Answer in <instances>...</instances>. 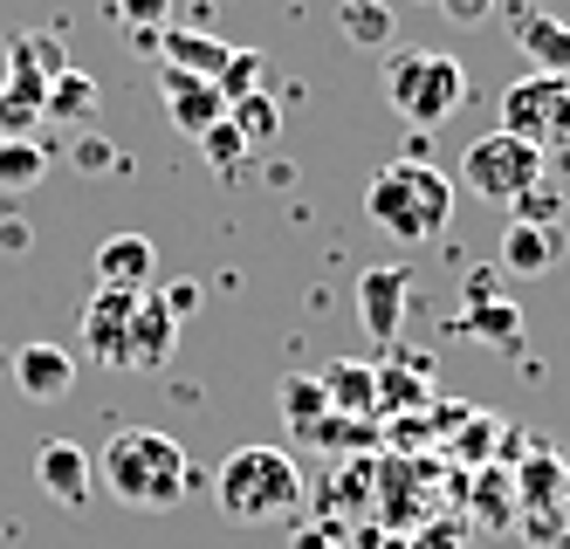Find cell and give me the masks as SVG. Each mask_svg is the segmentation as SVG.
Listing matches in <instances>:
<instances>
[{
  "label": "cell",
  "instance_id": "ee69618b",
  "mask_svg": "<svg viewBox=\"0 0 570 549\" xmlns=\"http://www.w3.org/2000/svg\"><path fill=\"white\" fill-rule=\"evenodd\" d=\"M405 8H433V0H405Z\"/></svg>",
  "mask_w": 570,
  "mask_h": 549
},
{
  "label": "cell",
  "instance_id": "52a82bcc",
  "mask_svg": "<svg viewBox=\"0 0 570 549\" xmlns=\"http://www.w3.org/2000/svg\"><path fill=\"white\" fill-rule=\"evenodd\" d=\"M35 488H42L56 509H90V494H97V460L76 447V440H42L35 447Z\"/></svg>",
  "mask_w": 570,
  "mask_h": 549
},
{
  "label": "cell",
  "instance_id": "5b68a950",
  "mask_svg": "<svg viewBox=\"0 0 570 549\" xmlns=\"http://www.w3.org/2000/svg\"><path fill=\"white\" fill-rule=\"evenodd\" d=\"M543 173H550V158H543L537 145L509 138V131H481V138L461 151V186L481 193L488 206H515L529 186H543Z\"/></svg>",
  "mask_w": 570,
  "mask_h": 549
},
{
  "label": "cell",
  "instance_id": "6da1fadb",
  "mask_svg": "<svg viewBox=\"0 0 570 549\" xmlns=\"http://www.w3.org/2000/svg\"><path fill=\"white\" fill-rule=\"evenodd\" d=\"M97 488L117 501V509L166 516V509H179V501L199 488V474H193V460H186V447L173 433L125 427V433H110L104 453H97Z\"/></svg>",
  "mask_w": 570,
  "mask_h": 549
},
{
  "label": "cell",
  "instance_id": "2e32d148",
  "mask_svg": "<svg viewBox=\"0 0 570 549\" xmlns=\"http://www.w3.org/2000/svg\"><path fill=\"white\" fill-rule=\"evenodd\" d=\"M461 509L481 522V529H515V516H522V501H515V474L509 468H495V460H488V468H474L468 481H461Z\"/></svg>",
  "mask_w": 570,
  "mask_h": 549
},
{
  "label": "cell",
  "instance_id": "f1b7e54d",
  "mask_svg": "<svg viewBox=\"0 0 570 549\" xmlns=\"http://www.w3.org/2000/svg\"><path fill=\"white\" fill-rule=\"evenodd\" d=\"M426 378V357H413V364H385L379 371V412L392 419V412H405V405H433V392L420 385Z\"/></svg>",
  "mask_w": 570,
  "mask_h": 549
},
{
  "label": "cell",
  "instance_id": "60d3db41",
  "mask_svg": "<svg viewBox=\"0 0 570 549\" xmlns=\"http://www.w3.org/2000/svg\"><path fill=\"white\" fill-rule=\"evenodd\" d=\"M495 288H502V275H495V268H474V275L461 282V310H474V303H495Z\"/></svg>",
  "mask_w": 570,
  "mask_h": 549
},
{
  "label": "cell",
  "instance_id": "b9f144b4",
  "mask_svg": "<svg viewBox=\"0 0 570 549\" xmlns=\"http://www.w3.org/2000/svg\"><path fill=\"white\" fill-rule=\"evenodd\" d=\"M0 247H14V255H21V247H28V220H14V214L0 220Z\"/></svg>",
  "mask_w": 570,
  "mask_h": 549
},
{
  "label": "cell",
  "instance_id": "7c38bea8",
  "mask_svg": "<svg viewBox=\"0 0 570 549\" xmlns=\"http://www.w3.org/2000/svg\"><path fill=\"white\" fill-rule=\"evenodd\" d=\"M405 303H413V275H405V268H364V275H357V316H364V336L392 344V336L405 330Z\"/></svg>",
  "mask_w": 570,
  "mask_h": 549
},
{
  "label": "cell",
  "instance_id": "f35d334b",
  "mask_svg": "<svg viewBox=\"0 0 570 549\" xmlns=\"http://www.w3.org/2000/svg\"><path fill=\"white\" fill-rule=\"evenodd\" d=\"M433 8H440L446 21H461V28H481V21H495L502 0H433Z\"/></svg>",
  "mask_w": 570,
  "mask_h": 549
},
{
  "label": "cell",
  "instance_id": "7bdbcfd3",
  "mask_svg": "<svg viewBox=\"0 0 570 549\" xmlns=\"http://www.w3.org/2000/svg\"><path fill=\"white\" fill-rule=\"evenodd\" d=\"M158 35H166V28H131V49L138 56H158Z\"/></svg>",
  "mask_w": 570,
  "mask_h": 549
},
{
  "label": "cell",
  "instance_id": "ffe728a7",
  "mask_svg": "<svg viewBox=\"0 0 570 549\" xmlns=\"http://www.w3.org/2000/svg\"><path fill=\"white\" fill-rule=\"evenodd\" d=\"M158 56H166L173 69H193V76H220L227 69V41L193 35V28H166L158 35Z\"/></svg>",
  "mask_w": 570,
  "mask_h": 549
},
{
  "label": "cell",
  "instance_id": "1f68e13d",
  "mask_svg": "<svg viewBox=\"0 0 570 549\" xmlns=\"http://www.w3.org/2000/svg\"><path fill=\"white\" fill-rule=\"evenodd\" d=\"M199 151H207V165H214V173H234V165L248 158V138H240L234 124L220 117V124H207V131H199Z\"/></svg>",
  "mask_w": 570,
  "mask_h": 549
},
{
  "label": "cell",
  "instance_id": "8992f818",
  "mask_svg": "<svg viewBox=\"0 0 570 549\" xmlns=\"http://www.w3.org/2000/svg\"><path fill=\"white\" fill-rule=\"evenodd\" d=\"M495 131L537 145L543 158H550V151L570 158V82H557V76H522V82H509Z\"/></svg>",
  "mask_w": 570,
  "mask_h": 549
},
{
  "label": "cell",
  "instance_id": "3957f363",
  "mask_svg": "<svg viewBox=\"0 0 570 549\" xmlns=\"http://www.w3.org/2000/svg\"><path fill=\"white\" fill-rule=\"evenodd\" d=\"M303 494L309 488H303L296 453L275 447V440L234 447L220 460V474H214V501H220V516H234V522H275V516H289Z\"/></svg>",
  "mask_w": 570,
  "mask_h": 549
},
{
  "label": "cell",
  "instance_id": "4dcf8cb0",
  "mask_svg": "<svg viewBox=\"0 0 570 549\" xmlns=\"http://www.w3.org/2000/svg\"><path fill=\"white\" fill-rule=\"evenodd\" d=\"M262 69H268V56H262V49H227V69L214 76V82H220V97L234 104V97L262 90Z\"/></svg>",
  "mask_w": 570,
  "mask_h": 549
},
{
  "label": "cell",
  "instance_id": "7a4b0ae2",
  "mask_svg": "<svg viewBox=\"0 0 570 549\" xmlns=\"http://www.w3.org/2000/svg\"><path fill=\"white\" fill-rule=\"evenodd\" d=\"M364 220L385 227L405 247H426V241L446 234V220H454V179H446L440 165H426V158H392L385 173L364 186Z\"/></svg>",
  "mask_w": 570,
  "mask_h": 549
},
{
  "label": "cell",
  "instance_id": "44dd1931",
  "mask_svg": "<svg viewBox=\"0 0 570 549\" xmlns=\"http://www.w3.org/2000/svg\"><path fill=\"white\" fill-rule=\"evenodd\" d=\"M454 330H468L474 344L515 351V344H522V310H515V303H502V295H495V303H474V310H461V323H454Z\"/></svg>",
  "mask_w": 570,
  "mask_h": 549
},
{
  "label": "cell",
  "instance_id": "d590c367",
  "mask_svg": "<svg viewBox=\"0 0 570 549\" xmlns=\"http://www.w3.org/2000/svg\"><path fill=\"white\" fill-rule=\"evenodd\" d=\"M110 14L125 28H173V0H110Z\"/></svg>",
  "mask_w": 570,
  "mask_h": 549
},
{
  "label": "cell",
  "instance_id": "484cf974",
  "mask_svg": "<svg viewBox=\"0 0 570 549\" xmlns=\"http://www.w3.org/2000/svg\"><path fill=\"white\" fill-rule=\"evenodd\" d=\"M282 419H289L296 440H309L323 419H331V392H323V378H289V385H282Z\"/></svg>",
  "mask_w": 570,
  "mask_h": 549
},
{
  "label": "cell",
  "instance_id": "ab89813d",
  "mask_svg": "<svg viewBox=\"0 0 570 549\" xmlns=\"http://www.w3.org/2000/svg\"><path fill=\"white\" fill-rule=\"evenodd\" d=\"M289 549H351V536H344V522H303Z\"/></svg>",
  "mask_w": 570,
  "mask_h": 549
},
{
  "label": "cell",
  "instance_id": "8fae6325",
  "mask_svg": "<svg viewBox=\"0 0 570 549\" xmlns=\"http://www.w3.org/2000/svg\"><path fill=\"white\" fill-rule=\"evenodd\" d=\"M158 97H166V110H173V124L186 138H199L207 124H220L227 117V97H220V82L214 76H193V69H158Z\"/></svg>",
  "mask_w": 570,
  "mask_h": 549
},
{
  "label": "cell",
  "instance_id": "ba28073f",
  "mask_svg": "<svg viewBox=\"0 0 570 549\" xmlns=\"http://www.w3.org/2000/svg\"><path fill=\"white\" fill-rule=\"evenodd\" d=\"M495 14L509 21L515 49H522L529 62H537V76H557V82H570V21H557V14H537V8H522V0H502Z\"/></svg>",
  "mask_w": 570,
  "mask_h": 549
},
{
  "label": "cell",
  "instance_id": "83f0119b",
  "mask_svg": "<svg viewBox=\"0 0 570 549\" xmlns=\"http://www.w3.org/2000/svg\"><path fill=\"white\" fill-rule=\"evenodd\" d=\"M227 124H234V131L248 138V151H255V145L282 138V104H275L268 90H248V97H234V104H227Z\"/></svg>",
  "mask_w": 570,
  "mask_h": 549
},
{
  "label": "cell",
  "instance_id": "7402d4cb",
  "mask_svg": "<svg viewBox=\"0 0 570 549\" xmlns=\"http://www.w3.org/2000/svg\"><path fill=\"white\" fill-rule=\"evenodd\" d=\"M372 488H379V460H351V468L323 488V522L331 516H364L372 509Z\"/></svg>",
  "mask_w": 570,
  "mask_h": 549
},
{
  "label": "cell",
  "instance_id": "9a60e30c",
  "mask_svg": "<svg viewBox=\"0 0 570 549\" xmlns=\"http://www.w3.org/2000/svg\"><path fill=\"white\" fill-rule=\"evenodd\" d=\"M90 268H97V288H151L158 282V247H151V234H110Z\"/></svg>",
  "mask_w": 570,
  "mask_h": 549
},
{
  "label": "cell",
  "instance_id": "277c9868",
  "mask_svg": "<svg viewBox=\"0 0 570 549\" xmlns=\"http://www.w3.org/2000/svg\"><path fill=\"white\" fill-rule=\"evenodd\" d=\"M379 90H385V104L413 124V131H433V124H446L468 104V69H461V56L392 41L385 62H379Z\"/></svg>",
  "mask_w": 570,
  "mask_h": 549
},
{
  "label": "cell",
  "instance_id": "4316f807",
  "mask_svg": "<svg viewBox=\"0 0 570 549\" xmlns=\"http://www.w3.org/2000/svg\"><path fill=\"white\" fill-rule=\"evenodd\" d=\"M8 69H35V76H62L69 69V49H62V35H42V28H21L8 41Z\"/></svg>",
  "mask_w": 570,
  "mask_h": 549
},
{
  "label": "cell",
  "instance_id": "f546056e",
  "mask_svg": "<svg viewBox=\"0 0 570 549\" xmlns=\"http://www.w3.org/2000/svg\"><path fill=\"white\" fill-rule=\"evenodd\" d=\"M372 440H379V419H351V412H331V419H323V427L309 433V447H323V453H331V447L364 453Z\"/></svg>",
  "mask_w": 570,
  "mask_h": 549
},
{
  "label": "cell",
  "instance_id": "d4e9b609",
  "mask_svg": "<svg viewBox=\"0 0 570 549\" xmlns=\"http://www.w3.org/2000/svg\"><path fill=\"white\" fill-rule=\"evenodd\" d=\"M337 28L357 41V49H392V0H344L337 8Z\"/></svg>",
  "mask_w": 570,
  "mask_h": 549
},
{
  "label": "cell",
  "instance_id": "e0dca14e",
  "mask_svg": "<svg viewBox=\"0 0 570 549\" xmlns=\"http://www.w3.org/2000/svg\"><path fill=\"white\" fill-rule=\"evenodd\" d=\"M563 255V234L557 227H529V220H509L502 227V275L515 282H543Z\"/></svg>",
  "mask_w": 570,
  "mask_h": 549
},
{
  "label": "cell",
  "instance_id": "4fadbf2b",
  "mask_svg": "<svg viewBox=\"0 0 570 549\" xmlns=\"http://www.w3.org/2000/svg\"><path fill=\"white\" fill-rule=\"evenodd\" d=\"M515 501H522V516H543V509H570V460L550 453V447H522L515 460Z\"/></svg>",
  "mask_w": 570,
  "mask_h": 549
},
{
  "label": "cell",
  "instance_id": "836d02e7",
  "mask_svg": "<svg viewBox=\"0 0 570 549\" xmlns=\"http://www.w3.org/2000/svg\"><path fill=\"white\" fill-rule=\"evenodd\" d=\"M509 214L529 220V227H557V220H563V193H557V186H529V193L509 206Z\"/></svg>",
  "mask_w": 570,
  "mask_h": 549
},
{
  "label": "cell",
  "instance_id": "9c48e42d",
  "mask_svg": "<svg viewBox=\"0 0 570 549\" xmlns=\"http://www.w3.org/2000/svg\"><path fill=\"white\" fill-rule=\"evenodd\" d=\"M145 288H90L83 303V351L97 364H117L125 371V330H131V310H138Z\"/></svg>",
  "mask_w": 570,
  "mask_h": 549
},
{
  "label": "cell",
  "instance_id": "d6a6232c",
  "mask_svg": "<svg viewBox=\"0 0 570 549\" xmlns=\"http://www.w3.org/2000/svg\"><path fill=\"white\" fill-rule=\"evenodd\" d=\"M515 529L529 536V549H563V542H570V509H543V516H515Z\"/></svg>",
  "mask_w": 570,
  "mask_h": 549
},
{
  "label": "cell",
  "instance_id": "74e56055",
  "mask_svg": "<svg viewBox=\"0 0 570 549\" xmlns=\"http://www.w3.org/2000/svg\"><path fill=\"white\" fill-rule=\"evenodd\" d=\"M509 427L502 419H468V440H461V460L468 468H488V440H502Z\"/></svg>",
  "mask_w": 570,
  "mask_h": 549
},
{
  "label": "cell",
  "instance_id": "cb8c5ba5",
  "mask_svg": "<svg viewBox=\"0 0 570 549\" xmlns=\"http://www.w3.org/2000/svg\"><path fill=\"white\" fill-rule=\"evenodd\" d=\"M42 117H56V124H90L97 117V82L83 69H62L49 82V97H42Z\"/></svg>",
  "mask_w": 570,
  "mask_h": 549
},
{
  "label": "cell",
  "instance_id": "30bf717a",
  "mask_svg": "<svg viewBox=\"0 0 570 549\" xmlns=\"http://www.w3.org/2000/svg\"><path fill=\"white\" fill-rule=\"evenodd\" d=\"M173 351H179V316L145 288L131 310V330H125V371H166Z\"/></svg>",
  "mask_w": 570,
  "mask_h": 549
},
{
  "label": "cell",
  "instance_id": "ac0fdd59",
  "mask_svg": "<svg viewBox=\"0 0 570 549\" xmlns=\"http://www.w3.org/2000/svg\"><path fill=\"white\" fill-rule=\"evenodd\" d=\"M42 97H49V76L8 69V82H0V138H35V124H42Z\"/></svg>",
  "mask_w": 570,
  "mask_h": 549
},
{
  "label": "cell",
  "instance_id": "8d00e7d4",
  "mask_svg": "<svg viewBox=\"0 0 570 549\" xmlns=\"http://www.w3.org/2000/svg\"><path fill=\"white\" fill-rule=\"evenodd\" d=\"M151 295H158V303H166L173 316H193L199 303H207V288H199V282H186V275H179V282H151Z\"/></svg>",
  "mask_w": 570,
  "mask_h": 549
},
{
  "label": "cell",
  "instance_id": "5bb4252c",
  "mask_svg": "<svg viewBox=\"0 0 570 549\" xmlns=\"http://www.w3.org/2000/svg\"><path fill=\"white\" fill-rule=\"evenodd\" d=\"M8 371H14L21 399H35V405H56V399L76 392V357H69L62 344H21V351L8 357Z\"/></svg>",
  "mask_w": 570,
  "mask_h": 549
},
{
  "label": "cell",
  "instance_id": "d6986e66",
  "mask_svg": "<svg viewBox=\"0 0 570 549\" xmlns=\"http://www.w3.org/2000/svg\"><path fill=\"white\" fill-rule=\"evenodd\" d=\"M323 392H331V412L379 419V364H351V357H337L331 371H323Z\"/></svg>",
  "mask_w": 570,
  "mask_h": 549
},
{
  "label": "cell",
  "instance_id": "603a6c76",
  "mask_svg": "<svg viewBox=\"0 0 570 549\" xmlns=\"http://www.w3.org/2000/svg\"><path fill=\"white\" fill-rule=\"evenodd\" d=\"M49 151L35 145V138H0V193H28V186H42L49 179Z\"/></svg>",
  "mask_w": 570,
  "mask_h": 549
},
{
  "label": "cell",
  "instance_id": "e575fe53",
  "mask_svg": "<svg viewBox=\"0 0 570 549\" xmlns=\"http://www.w3.org/2000/svg\"><path fill=\"white\" fill-rule=\"evenodd\" d=\"M69 158H76V173H83V179H104V173H117V165H125L110 138H76Z\"/></svg>",
  "mask_w": 570,
  "mask_h": 549
}]
</instances>
